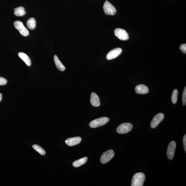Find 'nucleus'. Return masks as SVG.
Masks as SVG:
<instances>
[{
    "mask_svg": "<svg viewBox=\"0 0 186 186\" xmlns=\"http://www.w3.org/2000/svg\"><path fill=\"white\" fill-rule=\"evenodd\" d=\"M122 50L120 48H116L110 51L107 54L106 58L107 59L110 60L116 58L122 53Z\"/></svg>",
    "mask_w": 186,
    "mask_h": 186,
    "instance_id": "nucleus-10",
    "label": "nucleus"
},
{
    "mask_svg": "<svg viewBox=\"0 0 186 186\" xmlns=\"http://www.w3.org/2000/svg\"><path fill=\"white\" fill-rule=\"evenodd\" d=\"M82 140L81 137H77L66 139L65 142L66 145L69 146H73L79 144L81 142Z\"/></svg>",
    "mask_w": 186,
    "mask_h": 186,
    "instance_id": "nucleus-11",
    "label": "nucleus"
},
{
    "mask_svg": "<svg viewBox=\"0 0 186 186\" xmlns=\"http://www.w3.org/2000/svg\"><path fill=\"white\" fill-rule=\"evenodd\" d=\"M115 36L119 39L122 40H127L129 39V36L126 30L121 28H116L114 30Z\"/></svg>",
    "mask_w": 186,
    "mask_h": 186,
    "instance_id": "nucleus-7",
    "label": "nucleus"
},
{
    "mask_svg": "<svg viewBox=\"0 0 186 186\" xmlns=\"http://www.w3.org/2000/svg\"><path fill=\"white\" fill-rule=\"evenodd\" d=\"M182 100L183 105V106H186V87H185L184 89L183 94L182 98Z\"/></svg>",
    "mask_w": 186,
    "mask_h": 186,
    "instance_id": "nucleus-21",
    "label": "nucleus"
},
{
    "mask_svg": "<svg viewBox=\"0 0 186 186\" xmlns=\"http://www.w3.org/2000/svg\"><path fill=\"white\" fill-rule=\"evenodd\" d=\"M183 144L184 146V149L186 152V135L185 134L183 137Z\"/></svg>",
    "mask_w": 186,
    "mask_h": 186,
    "instance_id": "nucleus-24",
    "label": "nucleus"
},
{
    "mask_svg": "<svg viewBox=\"0 0 186 186\" xmlns=\"http://www.w3.org/2000/svg\"><path fill=\"white\" fill-rule=\"evenodd\" d=\"M88 160L87 157H84L74 162L72 164V165L75 167H78L84 164Z\"/></svg>",
    "mask_w": 186,
    "mask_h": 186,
    "instance_id": "nucleus-16",
    "label": "nucleus"
},
{
    "mask_svg": "<svg viewBox=\"0 0 186 186\" xmlns=\"http://www.w3.org/2000/svg\"><path fill=\"white\" fill-rule=\"evenodd\" d=\"M14 13L17 16H22L26 14L25 8L23 7H19L14 9Z\"/></svg>",
    "mask_w": 186,
    "mask_h": 186,
    "instance_id": "nucleus-17",
    "label": "nucleus"
},
{
    "mask_svg": "<svg viewBox=\"0 0 186 186\" xmlns=\"http://www.w3.org/2000/svg\"><path fill=\"white\" fill-rule=\"evenodd\" d=\"M109 121V119L108 117H101L91 121L89 124V126L92 128H98L106 124Z\"/></svg>",
    "mask_w": 186,
    "mask_h": 186,
    "instance_id": "nucleus-2",
    "label": "nucleus"
},
{
    "mask_svg": "<svg viewBox=\"0 0 186 186\" xmlns=\"http://www.w3.org/2000/svg\"><path fill=\"white\" fill-rule=\"evenodd\" d=\"M2 99V94L0 93V102H1Z\"/></svg>",
    "mask_w": 186,
    "mask_h": 186,
    "instance_id": "nucleus-25",
    "label": "nucleus"
},
{
    "mask_svg": "<svg viewBox=\"0 0 186 186\" xmlns=\"http://www.w3.org/2000/svg\"><path fill=\"white\" fill-rule=\"evenodd\" d=\"M178 94V91L177 89H175L173 91L172 95L171 100L173 104H175L177 103Z\"/></svg>",
    "mask_w": 186,
    "mask_h": 186,
    "instance_id": "nucleus-20",
    "label": "nucleus"
},
{
    "mask_svg": "<svg viewBox=\"0 0 186 186\" xmlns=\"http://www.w3.org/2000/svg\"><path fill=\"white\" fill-rule=\"evenodd\" d=\"M145 177L144 173L142 172L135 174L132 178L131 186H143L145 181Z\"/></svg>",
    "mask_w": 186,
    "mask_h": 186,
    "instance_id": "nucleus-1",
    "label": "nucleus"
},
{
    "mask_svg": "<svg viewBox=\"0 0 186 186\" xmlns=\"http://www.w3.org/2000/svg\"><path fill=\"white\" fill-rule=\"evenodd\" d=\"M33 148L37 152L40 154V155H45L46 151L44 150L41 147L37 145H35L33 146Z\"/></svg>",
    "mask_w": 186,
    "mask_h": 186,
    "instance_id": "nucleus-19",
    "label": "nucleus"
},
{
    "mask_svg": "<svg viewBox=\"0 0 186 186\" xmlns=\"http://www.w3.org/2000/svg\"><path fill=\"white\" fill-rule=\"evenodd\" d=\"M133 128V125L130 123H124L119 125L117 129V132L119 134H123L130 132Z\"/></svg>",
    "mask_w": 186,
    "mask_h": 186,
    "instance_id": "nucleus-3",
    "label": "nucleus"
},
{
    "mask_svg": "<svg viewBox=\"0 0 186 186\" xmlns=\"http://www.w3.org/2000/svg\"><path fill=\"white\" fill-rule=\"evenodd\" d=\"M19 57L23 60L27 65L28 66H30L31 65V61L30 58L28 56L27 54L23 52H19L18 54Z\"/></svg>",
    "mask_w": 186,
    "mask_h": 186,
    "instance_id": "nucleus-14",
    "label": "nucleus"
},
{
    "mask_svg": "<svg viewBox=\"0 0 186 186\" xmlns=\"http://www.w3.org/2000/svg\"><path fill=\"white\" fill-rule=\"evenodd\" d=\"M135 92L139 94H146L149 92V88L145 84H139L135 87Z\"/></svg>",
    "mask_w": 186,
    "mask_h": 186,
    "instance_id": "nucleus-12",
    "label": "nucleus"
},
{
    "mask_svg": "<svg viewBox=\"0 0 186 186\" xmlns=\"http://www.w3.org/2000/svg\"><path fill=\"white\" fill-rule=\"evenodd\" d=\"M7 83V80L2 77H0V86L5 85Z\"/></svg>",
    "mask_w": 186,
    "mask_h": 186,
    "instance_id": "nucleus-22",
    "label": "nucleus"
},
{
    "mask_svg": "<svg viewBox=\"0 0 186 186\" xmlns=\"http://www.w3.org/2000/svg\"><path fill=\"white\" fill-rule=\"evenodd\" d=\"M164 117V115L161 113H159L155 115L154 117L151 122L150 126L151 128H156L159 123L163 120Z\"/></svg>",
    "mask_w": 186,
    "mask_h": 186,
    "instance_id": "nucleus-9",
    "label": "nucleus"
},
{
    "mask_svg": "<svg viewBox=\"0 0 186 186\" xmlns=\"http://www.w3.org/2000/svg\"><path fill=\"white\" fill-rule=\"evenodd\" d=\"M114 153L112 150H109L103 153L101 156L100 162L103 164L109 162L114 156Z\"/></svg>",
    "mask_w": 186,
    "mask_h": 186,
    "instance_id": "nucleus-4",
    "label": "nucleus"
},
{
    "mask_svg": "<svg viewBox=\"0 0 186 186\" xmlns=\"http://www.w3.org/2000/svg\"><path fill=\"white\" fill-rule=\"evenodd\" d=\"M27 27L30 29L33 30L36 27V21L34 18H30L27 22Z\"/></svg>",
    "mask_w": 186,
    "mask_h": 186,
    "instance_id": "nucleus-18",
    "label": "nucleus"
},
{
    "mask_svg": "<svg viewBox=\"0 0 186 186\" xmlns=\"http://www.w3.org/2000/svg\"><path fill=\"white\" fill-rule=\"evenodd\" d=\"M176 147V143L175 141H172L170 143L167 147V155L170 160H172L174 157Z\"/></svg>",
    "mask_w": 186,
    "mask_h": 186,
    "instance_id": "nucleus-8",
    "label": "nucleus"
},
{
    "mask_svg": "<svg viewBox=\"0 0 186 186\" xmlns=\"http://www.w3.org/2000/svg\"><path fill=\"white\" fill-rule=\"evenodd\" d=\"M180 49L181 50L183 53L185 54L186 53V44H181L180 46Z\"/></svg>",
    "mask_w": 186,
    "mask_h": 186,
    "instance_id": "nucleus-23",
    "label": "nucleus"
},
{
    "mask_svg": "<svg viewBox=\"0 0 186 186\" xmlns=\"http://www.w3.org/2000/svg\"><path fill=\"white\" fill-rule=\"evenodd\" d=\"M103 8L104 13L107 15H114L116 13V8L108 1L105 2Z\"/></svg>",
    "mask_w": 186,
    "mask_h": 186,
    "instance_id": "nucleus-5",
    "label": "nucleus"
},
{
    "mask_svg": "<svg viewBox=\"0 0 186 186\" xmlns=\"http://www.w3.org/2000/svg\"><path fill=\"white\" fill-rule=\"evenodd\" d=\"M54 60L56 64L57 68L61 71H64L65 70L66 68L63 64L62 63L59 59L57 56L55 55L54 56Z\"/></svg>",
    "mask_w": 186,
    "mask_h": 186,
    "instance_id": "nucleus-15",
    "label": "nucleus"
},
{
    "mask_svg": "<svg viewBox=\"0 0 186 186\" xmlns=\"http://www.w3.org/2000/svg\"><path fill=\"white\" fill-rule=\"evenodd\" d=\"M90 102L93 106L98 107L100 106V102L99 98L95 93L93 92L91 94Z\"/></svg>",
    "mask_w": 186,
    "mask_h": 186,
    "instance_id": "nucleus-13",
    "label": "nucleus"
},
{
    "mask_svg": "<svg viewBox=\"0 0 186 186\" xmlns=\"http://www.w3.org/2000/svg\"><path fill=\"white\" fill-rule=\"evenodd\" d=\"M14 25L16 29L19 32L21 35L24 36H27L29 35V32L28 30L23 25L21 21H16L14 23Z\"/></svg>",
    "mask_w": 186,
    "mask_h": 186,
    "instance_id": "nucleus-6",
    "label": "nucleus"
}]
</instances>
